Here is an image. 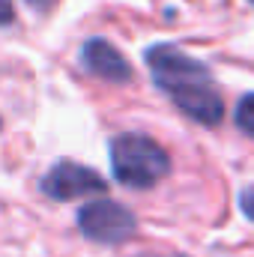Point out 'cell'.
I'll return each mask as SVG.
<instances>
[{
  "label": "cell",
  "instance_id": "10",
  "mask_svg": "<svg viewBox=\"0 0 254 257\" xmlns=\"http://www.w3.org/2000/svg\"><path fill=\"white\" fill-rule=\"evenodd\" d=\"M138 257H186V254H138Z\"/></svg>",
  "mask_w": 254,
  "mask_h": 257
},
{
  "label": "cell",
  "instance_id": "12",
  "mask_svg": "<svg viewBox=\"0 0 254 257\" xmlns=\"http://www.w3.org/2000/svg\"><path fill=\"white\" fill-rule=\"evenodd\" d=\"M251 3H254V0H251Z\"/></svg>",
  "mask_w": 254,
  "mask_h": 257
},
{
  "label": "cell",
  "instance_id": "9",
  "mask_svg": "<svg viewBox=\"0 0 254 257\" xmlns=\"http://www.w3.org/2000/svg\"><path fill=\"white\" fill-rule=\"evenodd\" d=\"M12 21H15L12 3H9V0H0V27H6V24H12Z\"/></svg>",
  "mask_w": 254,
  "mask_h": 257
},
{
  "label": "cell",
  "instance_id": "1",
  "mask_svg": "<svg viewBox=\"0 0 254 257\" xmlns=\"http://www.w3.org/2000/svg\"><path fill=\"white\" fill-rule=\"evenodd\" d=\"M108 159H111V177L135 192L159 186L171 174V156L168 150L144 135V132H120L108 144Z\"/></svg>",
  "mask_w": 254,
  "mask_h": 257
},
{
  "label": "cell",
  "instance_id": "4",
  "mask_svg": "<svg viewBox=\"0 0 254 257\" xmlns=\"http://www.w3.org/2000/svg\"><path fill=\"white\" fill-rule=\"evenodd\" d=\"M108 183L99 171L81 165V162H72V159H63V162H54L42 180H39V192L51 200H81V197H96V194H105Z\"/></svg>",
  "mask_w": 254,
  "mask_h": 257
},
{
  "label": "cell",
  "instance_id": "3",
  "mask_svg": "<svg viewBox=\"0 0 254 257\" xmlns=\"http://www.w3.org/2000/svg\"><path fill=\"white\" fill-rule=\"evenodd\" d=\"M156 87L200 126L215 128L224 120V102H221V93L212 87V78H183V81H165Z\"/></svg>",
  "mask_w": 254,
  "mask_h": 257
},
{
  "label": "cell",
  "instance_id": "8",
  "mask_svg": "<svg viewBox=\"0 0 254 257\" xmlns=\"http://www.w3.org/2000/svg\"><path fill=\"white\" fill-rule=\"evenodd\" d=\"M239 209H242V215H245V218H251V221H254V183H251V186H245V189L239 192Z\"/></svg>",
  "mask_w": 254,
  "mask_h": 257
},
{
  "label": "cell",
  "instance_id": "2",
  "mask_svg": "<svg viewBox=\"0 0 254 257\" xmlns=\"http://www.w3.org/2000/svg\"><path fill=\"white\" fill-rule=\"evenodd\" d=\"M75 221H78L81 236L96 242V245H120V242H126V239H132L138 233L135 212L129 206H123V203L105 197V194H99V200L90 197L78 209Z\"/></svg>",
  "mask_w": 254,
  "mask_h": 257
},
{
  "label": "cell",
  "instance_id": "7",
  "mask_svg": "<svg viewBox=\"0 0 254 257\" xmlns=\"http://www.w3.org/2000/svg\"><path fill=\"white\" fill-rule=\"evenodd\" d=\"M233 123L242 135L254 138V93H245L239 102H236V111H233Z\"/></svg>",
  "mask_w": 254,
  "mask_h": 257
},
{
  "label": "cell",
  "instance_id": "6",
  "mask_svg": "<svg viewBox=\"0 0 254 257\" xmlns=\"http://www.w3.org/2000/svg\"><path fill=\"white\" fill-rule=\"evenodd\" d=\"M81 66L90 75H96L102 81H111V84H129L132 75H135L132 63L102 36H93L81 45Z\"/></svg>",
  "mask_w": 254,
  "mask_h": 257
},
{
  "label": "cell",
  "instance_id": "5",
  "mask_svg": "<svg viewBox=\"0 0 254 257\" xmlns=\"http://www.w3.org/2000/svg\"><path fill=\"white\" fill-rule=\"evenodd\" d=\"M144 60L153 72V81L156 84H165V81H183V78H212L209 66L197 57L186 54L183 48L177 45H168V42H159V45H150L144 51Z\"/></svg>",
  "mask_w": 254,
  "mask_h": 257
},
{
  "label": "cell",
  "instance_id": "11",
  "mask_svg": "<svg viewBox=\"0 0 254 257\" xmlns=\"http://www.w3.org/2000/svg\"><path fill=\"white\" fill-rule=\"evenodd\" d=\"M0 126H3V120H0Z\"/></svg>",
  "mask_w": 254,
  "mask_h": 257
}]
</instances>
